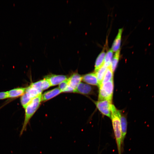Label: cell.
Masks as SVG:
<instances>
[{
	"mask_svg": "<svg viewBox=\"0 0 154 154\" xmlns=\"http://www.w3.org/2000/svg\"><path fill=\"white\" fill-rule=\"evenodd\" d=\"M8 98L7 91L0 92V100Z\"/></svg>",
	"mask_w": 154,
	"mask_h": 154,
	"instance_id": "obj_22",
	"label": "cell"
},
{
	"mask_svg": "<svg viewBox=\"0 0 154 154\" xmlns=\"http://www.w3.org/2000/svg\"><path fill=\"white\" fill-rule=\"evenodd\" d=\"M112 124L115 137L118 154H121V132L120 116L121 111L112 104L111 108Z\"/></svg>",
	"mask_w": 154,
	"mask_h": 154,
	"instance_id": "obj_1",
	"label": "cell"
},
{
	"mask_svg": "<svg viewBox=\"0 0 154 154\" xmlns=\"http://www.w3.org/2000/svg\"><path fill=\"white\" fill-rule=\"evenodd\" d=\"M62 92L58 88H56L45 92L41 95L42 101H45L57 96Z\"/></svg>",
	"mask_w": 154,
	"mask_h": 154,
	"instance_id": "obj_9",
	"label": "cell"
},
{
	"mask_svg": "<svg viewBox=\"0 0 154 154\" xmlns=\"http://www.w3.org/2000/svg\"><path fill=\"white\" fill-rule=\"evenodd\" d=\"M33 99L28 94L25 92L20 99L21 103L23 107L25 109Z\"/></svg>",
	"mask_w": 154,
	"mask_h": 154,
	"instance_id": "obj_17",
	"label": "cell"
},
{
	"mask_svg": "<svg viewBox=\"0 0 154 154\" xmlns=\"http://www.w3.org/2000/svg\"><path fill=\"white\" fill-rule=\"evenodd\" d=\"M83 82L92 85L99 86L97 77L95 72L86 74L82 76Z\"/></svg>",
	"mask_w": 154,
	"mask_h": 154,
	"instance_id": "obj_11",
	"label": "cell"
},
{
	"mask_svg": "<svg viewBox=\"0 0 154 154\" xmlns=\"http://www.w3.org/2000/svg\"><path fill=\"white\" fill-rule=\"evenodd\" d=\"M120 118L121 128V143L122 145L123 143L127 133V123L125 115L123 114L121 111Z\"/></svg>",
	"mask_w": 154,
	"mask_h": 154,
	"instance_id": "obj_12",
	"label": "cell"
},
{
	"mask_svg": "<svg viewBox=\"0 0 154 154\" xmlns=\"http://www.w3.org/2000/svg\"><path fill=\"white\" fill-rule=\"evenodd\" d=\"M113 80L99 86L98 100H108L112 101L114 90Z\"/></svg>",
	"mask_w": 154,
	"mask_h": 154,
	"instance_id": "obj_3",
	"label": "cell"
},
{
	"mask_svg": "<svg viewBox=\"0 0 154 154\" xmlns=\"http://www.w3.org/2000/svg\"><path fill=\"white\" fill-rule=\"evenodd\" d=\"M105 47H104L102 51L97 57L95 65V72L100 68L104 64V58L106 53L105 51Z\"/></svg>",
	"mask_w": 154,
	"mask_h": 154,
	"instance_id": "obj_14",
	"label": "cell"
},
{
	"mask_svg": "<svg viewBox=\"0 0 154 154\" xmlns=\"http://www.w3.org/2000/svg\"><path fill=\"white\" fill-rule=\"evenodd\" d=\"M68 78L69 84L67 91L68 92H74L82 80V76L78 73H75Z\"/></svg>",
	"mask_w": 154,
	"mask_h": 154,
	"instance_id": "obj_5",
	"label": "cell"
},
{
	"mask_svg": "<svg viewBox=\"0 0 154 154\" xmlns=\"http://www.w3.org/2000/svg\"><path fill=\"white\" fill-rule=\"evenodd\" d=\"M27 87H18L7 91L8 98H14L21 96L25 92Z\"/></svg>",
	"mask_w": 154,
	"mask_h": 154,
	"instance_id": "obj_10",
	"label": "cell"
},
{
	"mask_svg": "<svg viewBox=\"0 0 154 154\" xmlns=\"http://www.w3.org/2000/svg\"><path fill=\"white\" fill-rule=\"evenodd\" d=\"M108 67L104 64L100 68L95 72L98 79L99 87L102 85L103 80Z\"/></svg>",
	"mask_w": 154,
	"mask_h": 154,
	"instance_id": "obj_15",
	"label": "cell"
},
{
	"mask_svg": "<svg viewBox=\"0 0 154 154\" xmlns=\"http://www.w3.org/2000/svg\"><path fill=\"white\" fill-rule=\"evenodd\" d=\"M74 93H78L85 95L93 94V87L85 83L80 82L78 86Z\"/></svg>",
	"mask_w": 154,
	"mask_h": 154,
	"instance_id": "obj_6",
	"label": "cell"
},
{
	"mask_svg": "<svg viewBox=\"0 0 154 154\" xmlns=\"http://www.w3.org/2000/svg\"><path fill=\"white\" fill-rule=\"evenodd\" d=\"M42 94L34 98L25 108V117L22 126L20 133L21 136L26 131L30 119L38 109L41 101Z\"/></svg>",
	"mask_w": 154,
	"mask_h": 154,
	"instance_id": "obj_2",
	"label": "cell"
},
{
	"mask_svg": "<svg viewBox=\"0 0 154 154\" xmlns=\"http://www.w3.org/2000/svg\"><path fill=\"white\" fill-rule=\"evenodd\" d=\"M113 74L114 72L112 69L111 66L108 67L103 80L102 84L109 81L113 80Z\"/></svg>",
	"mask_w": 154,
	"mask_h": 154,
	"instance_id": "obj_19",
	"label": "cell"
},
{
	"mask_svg": "<svg viewBox=\"0 0 154 154\" xmlns=\"http://www.w3.org/2000/svg\"><path fill=\"white\" fill-rule=\"evenodd\" d=\"M30 86L42 91L51 86L49 81L45 78L37 82L32 83Z\"/></svg>",
	"mask_w": 154,
	"mask_h": 154,
	"instance_id": "obj_8",
	"label": "cell"
},
{
	"mask_svg": "<svg viewBox=\"0 0 154 154\" xmlns=\"http://www.w3.org/2000/svg\"><path fill=\"white\" fill-rule=\"evenodd\" d=\"M45 78L48 80L51 86L59 84L62 82L67 79L66 76L56 74L48 75Z\"/></svg>",
	"mask_w": 154,
	"mask_h": 154,
	"instance_id": "obj_7",
	"label": "cell"
},
{
	"mask_svg": "<svg viewBox=\"0 0 154 154\" xmlns=\"http://www.w3.org/2000/svg\"><path fill=\"white\" fill-rule=\"evenodd\" d=\"M123 31L122 28L118 30V33L114 41L111 48L113 52H116L120 49Z\"/></svg>",
	"mask_w": 154,
	"mask_h": 154,
	"instance_id": "obj_13",
	"label": "cell"
},
{
	"mask_svg": "<svg viewBox=\"0 0 154 154\" xmlns=\"http://www.w3.org/2000/svg\"><path fill=\"white\" fill-rule=\"evenodd\" d=\"M68 80L67 78L64 81L59 84L58 86L59 88L62 92H64L65 90L68 86Z\"/></svg>",
	"mask_w": 154,
	"mask_h": 154,
	"instance_id": "obj_21",
	"label": "cell"
},
{
	"mask_svg": "<svg viewBox=\"0 0 154 154\" xmlns=\"http://www.w3.org/2000/svg\"><path fill=\"white\" fill-rule=\"evenodd\" d=\"M120 49L115 52L112 60L111 67L113 72L115 71L117 67L120 55Z\"/></svg>",
	"mask_w": 154,
	"mask_h": 154,
	"instance_id": "obj_18",
	"label": "cell"
},
{
	"mask_svg": "<svg viewBox=\"0 0 154 154\" xmlns=\"http://www.w3.org/2000/svg\"><path fill=\"white\" fill-rule=\"evenodd\" d=\"M94 103L97 108L102 114L111 118L112 101L105 100L98 101Z\"/></svg>",
	"mask_w": 154,
	"mask_h": 154,
	"instance_id": "obj_4",
	"label": "cell"
},
{
	"mask_svg": "<svg viewBox=\"0 0 154 154\" xmlns=\"http://www.w3.org/2000/svg\"><path fill=\"white\" fill-rule=\"evenodd\" d=\"M42 91L33 88L30 86L27 87L25 92L34 98L41 94Z\"/></svg>",
	"mask_w": 154,
	"mask_h": 154,
	"instance_id": "obj_16",
	"label": "cell"
},
{
	"mask_svg": "<svg viewBox=\"0 0 154 154\" xmlns=\"http://www.w3.org/2000/svg\"><path fill=\"white\" fill-rule=\"evenodd\" d=\"M113 52L111 49L106 53L104 64L108 67L111 66Z\"/></svg>",
	"mask_w": 154,
	"mask_h": 154,
	"instance_id": "obj_20",
	"label": "cell"
}]
</instances>
